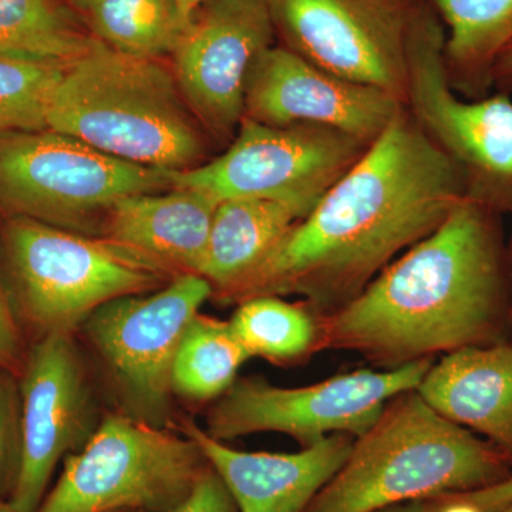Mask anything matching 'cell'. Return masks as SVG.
<instances>
[{"mask_svg":"<svg viewBox=\"0 0 512 512\" xmlns=\"http://www.w3.org/2000/svg\"><path fill=\"white\" fill-rule=\"evenodd\" d=\"M467 194L461 165L402 111L229 301L295 293L336 311Z\"/></svg>","mask_w":512,"mask_h":512,"instance_id":"1","label":"cell"},{"mask_svg":"<svg viewBox=\"0 0 512 512\" xmlns=\"http://www.w3.org/2000/svg\"><path fill=\"white\" fill-rule=\"evenodd\" d=\"M512 272L498 212L461 198L446 220L356 298L319 315V352L350 350L397 369L510 342Z\"/></svg>","mask_w":512,"mask_h":512,"instance_id":"2","label":"cell"},{"mask_svg":"<svg viewBox=\"0 0 512 512\" xmlns=\"http://www.w3.org/2000/svg\"><path fill=\"white\" fill-rule=\"evenodd\" d=\"M47 130L163 171L197 167L205 151L204 128L173 70L160 59L124 55L96 37L64 67L47 109Z\"/></svg>","mask_w":512,"mask_h":512,"instance_id":"3","label":"cell"},{"mask_svg":"<svg viewBox=\"0 0 512 512\" xmlns=\"http://www.w3.org/2000/svg\"><path fill=\"white\" fill-rule=\"evenodd\" d=\"M511 477L493 444L440 416L414 389L386 403L305 512H373Z\"/></svg>","mask_w":512,"mask_h":512,"instance_id":"4","label":"cell"},{"mask_svg":"<svg viewBox=\"0 0 512 512\" xmlns=\"http://www.w3.org/2000/svg\"><path fill=\"white\" fill-rule=\"evenodd\" d=\"M3 248L20 312L40 335L73 333L104 303L156 291L170 268L110 238L9 217Z\"/></svg>","mask_w":512,"mask_h":512,"instance_id":"5","label":"cell"},{"mask_svg":"<svg viewBox=\"0 0 512 512\" xmlns=\"http://www.w3.org/2000/svg\"><path fill=\"white\" fill-rule=\"evenodd\" d=\"M210 468L190 437L126 413L107 414L63 460L37 512H171Z\"/></svg>","mask_w":512,"mask_h":512,"instance_id":"6","label":"cell"},{"mask_svg":"<svg viewBox=\"0 0 512 512\" xmlns=\"http://www.w3.org/2000/svg\"><path fill=\"white\" fill-rule=\"evenodd\" d=\"M173 188L167 171L128 163L52 130L0 134V211L73 228L130 195Z\"/></svg>","mask_w":512,"mask_h":512,"instance_id":"7","label":"cell"},{"mask_svg":"<svg viewBox=\"0 0 512 512\" xmlns=\"http://www.w3.org/2000/svg\"><path fill=\"white\" fill-rule=\"evenodd\" d=\"M212 293L207 279L184 272L156 291L104 303L84 320V336L103 363L123 413L168 429L175 355Z\"/></svg>","mask_w":512,"mask_h":512,"instance_id":"8","label":"cell"},{"mask_svg":"<svg viewBox=\"0 0 512 512\" xmlns=\"http://www.w3.org/2000/svg\"><path fill=\"white\" fill-rule=\"evenodd\" d=\"M433 363L359 369L302 387L242 377L212 404L204 430L224 443L249 434L281 433L302 448L333 434L356 439L372 427L390 399L417 389Z\"/></svg>","mask_w":512,"mask_h":512,"instance_id":"9","label":"cell"},{"mask_svg":"<svg viewBox=\"0 0 512 512\" xmlns=\"http://www.w3.org/2000/svg\"><path fill=\"white\" fill-rule=\"evenodd\" d=\"M369 144L335 128L269 126L244 117L224 154L167 174L173 187L205 192L218 202H281L305 218Z\"/></svg>","mask_w":512,"mask_h":512,"instance_id":"10","label":"cell"},{"mask_svg":"<svg viewBox=\"0 0 512 512\" xmlns=\"http://www.w3.org/2000/svg\"><path fill=\"white\" fill-rule=\"evenodd\" d=\"M406 99L423 130L463 168L468 197L512 210V99L507 93L458 99L446 62V37L434 16L413 12L407 37Z\"/></svg>","mask_w":512,"mask_h":512,"instance_id":"11","label":"cell"},{"mask_svg":"<svg viewBox=\"0 0 512 512\" xmlns=\"http://www.w3.org/2000/svg\"><path fill=\"white\" fill-rule=\"evenodd\" d=\"M269 5L293 52L349 82L406 99L413 12L403 0H269Z\"/></svg>","mask_w":512,"mask_h":512,"instance_id":"12","label":"cell"},{"mask_svg":"<svg viewBox=\"0 0 512 512\" xmlns=\"http://www.w3.org/2000/svg\"><path fill=\"white\" fill-rule=\"evenodd\" d=\"M22 466L9 500L18 512H37L57 464L90 440L96 406L73 333L40 336L20 384Z\"/></svg>","mask_w":512,"mask_h":512,"instance_id":"13","label":"cell"},{"mask_svg":"<svg viewBox=\"0 0 512 512\" xmlns=\"http://www.w3.org/2000/svg\"><path fill=\"white\" fill-rule=\"evenodd\" d=\"M269 0H207L192 13L177 49L175 79L202 128L231 136L245 117L255 60L272 46Z\"/></svg>","mask_w":512,"mask_h":512,"instance_id":"14","label":"cell"},{"mask_svg":"<svg viewBox=\"0 0 512 512\" xmlns=\"http://www.w3.org/2000/svg\"><path fill=\"white\" fill-rule=\"evenodd\" d=\"M394 94L326 72L291 49L259 55L245 89V117L269 126L313 124L372 143L400 113Z\"/></svg>","mask_w":512,"mask_h":512,"instance_id":"15","label":"cell"},{"mask_svg":"<svg viewBox=\"0 0 512 512\" xmlns=\"http://www.w3.org/2000/svg\"><path fill=\"white\" fill-rule=\"evenodd\" d=\"M181 429L201 447L239 512H305L343 466L355 441L348 434H333L298 453H266L235 450L212 439L194 420L181 421Z\"/></svg>","mask_w":512,"mask_h":512,"instance_id":"16","label":"cell"},{"mask_svg":"<svg viewBox=\"0 0 512 512\" xmlns=\"http://www.w3.org/2000/svg\"><path fill=\"white\" fill-rule=\"evenodd\" d=\"M416 390L440 416L493 444L512 470V340L441 356Z\"/></svg>","mask_w":512,"mask_h":512,"instance_id":"17","label":"cell"},{"mask_svg":"<svg viewBox=\"0 0 512 512\" xmlns=\"http://www.w3.org/2000/svg\"><path fill=\"white\" fill-rule=\"evenodd\" d=\"M218 204L211 195L191 188L130 195L107 214L106 238L171 271L197 274Z\"/></svg>","mask_w":512,"mask_h":512,"instance_id":"18","label":"cell"},{"mask_svg":"<svg viewBox=\"0 0 512 512\" xmlns=\"http://www.w3.org/2000/svg\"><path fill=\"white\" fill-rule=\"evenodd\" d=\"M301 220L298 211L281 202L258 198L221 201L197 275L229 301Z\"/></svg>","mask_w":512,"mask_h":512,"instance_id":"19","label":"cell"},{"mask_svg":"<svg viewBox=\"0 0 512 512\" xmlns=\"http://www.w3.org/2000/svg\"><path fill=\"white\" fill-rule=\"evenodd\" d=\"M448 26L446 62L468 94L481 99L498 57L512 43V0H436Z\"/></svg>","mask_w":512,"mask_h":512,"instance_id":"20","label":"cell"},{"mask_svg":"<svg viewBox=\"0 0 512 512\" xmlns=\"http://www.w3.org/2000/svg\"><path fill=\"white\" fill-rule=\"evenodd\" d=\"M92 36L124 55H173L188 20L177 0H73Z\"/></svg>","mask_w":512,"mask_h":512,"instance_id":"21","label":"cell"},{"mask_svg":"<svg viewBox=\"0 0 512 512\" xmlns=\"http://www.w3.org/2000/svg\"><path fill=\"white\" fill-rule=\"evenodd\" d=\"M93 40L62 0H0V56L67 64Z\"/></svg>","mask_w":512,"mask_h":512,"instance_id":"22","label":"cell"},{"mask_svg":"<svg viewBox=\"0 0 512 512\" xmlns=\"http://www.w3.org/2000/svg\"><path fill=\"white\" fill-rule=\"evenodd\" d=\"M251 356L229 320L198 313L175 355L173 390L191 402L220 399Z\"/></svg>","mask_w":512,"mask_h":512,"instance_id":"23","label":"cell"},{"mask_svg":"<svg viewBox=\"0 0 512 512\" xmlns=\"http://www.w3.org/2000/svg\"><path fill=\"white\" fill-rule=\"evenodd\" d=\"M229 322L251 357L288 366L319 353V315L305 302L255 296L239 302Z\"/></svg>","mask_w":512,"mask_h":512,"instance_id":"24","label":"cell"},{"mask_svg":"<svg viewBox=\"0 0 512 512\" xmlns=\"http://www.w3.org/2000/svg\"><path fill=\"white\" fill-rule=\"evenodd\" d=\"M64 67L0 56V134L47 130V109Z\"/></svg>","mask_w":512,"mask_h":512,"instance_id":"25","label":"cell"},{"mask_svg":"<svg viewBox=\"0 0 512 512\" xmlns=\"http://www.w3.org/2000/svg\"><path fill=\"white\" fill-rule=\"evenodd\" d=\"M22 466L20 400L13 384L0 379V501H8L18 485Z\"/></svg>","mask_w":512,"mask_h":512,"instance_id":"26","label":"cell"},{"mask_svg":"<svg viewBox=\"0 0 512 512\" xmlns=\"http://www.w3.org/2000/svg\"><path fill=\"white\" fill-rule=\"evenodd\" d=\"M171 512H239L227 485L210 466L191 494Z\"/></svg>","mask_w":512,"mask_h":512,"instance_id":"27","label":"cell"},{"mask_svg":"<svg viewBox=\"0 0 512 512\" xmlns=\"http://www.w3.org/2000/svg\"><path fill=\"white\" fill-rule=\"evenodd\" d=\"M20 333L12 302L0 279V366L13 367L19 362Z\"/></svg>","mask_w":512,"mask_h":512,"instance_id":"28","label":"cell"},{"mask_svg":"<svg viewBox=\"0 0 512 512\" xmlns=\"http://www.w3.org/2000/svg\"><path fill=\"white\" fill-rule=\"evenodd\" d=\"M454 494L473 504L481 512H497L505 505L512 503V477L503 483L493 485V487L483 488V490Z\"/></svg>","mask_w":512,"mask_h":512,"instance_id":"29","label":"cell"},{"mask_svg":"<svg viewBox=\"0 0 512 512\" xmlns=\"http://www.w3.org/2000/svg\"><path fill=\"white\" fill-rule=\"evenodd\" d=\"M429 512H481L473 504L458 497L457 494H444L424 500Z\"/></svg>","mask_w":512,"mask_h":512,"instance_id":"30","label":"cell"},{"mask_svg":"<svg viewBox=\"0 0 512 512\" xmlns=\"http://www.w3.org/2000/svg\"><path fill=\"white\" fill-rule=\"evenodd\" d=\"M493 83L505 93L512 92V43L498 57L493 69Z\"/></svg>","mask_w":512,"mask_h":512,"instance_id":"31","label":"cell"},{"mask_svg":"<svg viewBox=\"0 0 512 512\" xmlns=\"http://www.w3.org/2000/svg\"><path fill=\"white\" fill-rule=\"evenodd\" d=\"M373 512H429V510H427L424 500H417L409 501V503L390 505V507H384L382 510Z\"/></svg>","mask_w":512,"mask_h":512,"instance_id":"32","label":"cell"},{"mask_svg":"<svg viewBox=\"0 0 512 512\" xmlns=\"http://www.w3.org/2000/svg\"><path fill=\"white\" fill-rule=\"evenodd\" d=\"M177 2L178 5H180L181 10H183L185 18L190 20L192 13L200 8L202 3L207 2V0H177Z\"/></svg>","mask_w":512,"mask_h":512,"instance_id":"33","label":"cell"},{"mask_svg":"<svg viewBox=\"0 0 512 512\" xmlns=\"http://www.w3.org/2000/svg\"><path fill=\"white\" fill-rule=\"evenodd\" d=\"M0 512H18L8 503V501H0Z\"/></svg>","mask_w":512,"mask_h":512,"instance_id":"34","label":"cell"},{"mask_svg":"<svg viewBox=\"0 0 512 512\" xmlns=\"http://www.w3.org/2000/svg\"><path fill=\"white\" fill-rule=\"evenodd\" d=\"M508 252H510V264H511V272H512V239H511V244L508 245ZM511 326H512V313H511ZM511 340H512V336H511Z\"/></svg>","mask_w":512,"mask_h":512,"instance_id":"35","label":"cell"},{"mask_svg":"<svg viewBox=\"0 0 512 512\" xmlns=\"http://www.w3.org/2000/svg\"><path fill=\"white\" fill-rule=\"evenodd\" d=\"M497 512H512V503L505 505L504 508H501V510L497 511Z\"/></svg>","mask_w":512,"mask_h":512,"instance_id":"36","label":"cell"},{"mask_svg":"<svg viewBox=\"0 0 512 512\" xmlns=\"http://www.w3.org/2000/svg\"><path fill=\"white\" fill-rule=\"evenodd\" d=\"M119 512H138V511H119Z\"/></svg>","mask_w":512,"mask_h":512,"instance_id":"37","label":"cell"}]
</instances>
